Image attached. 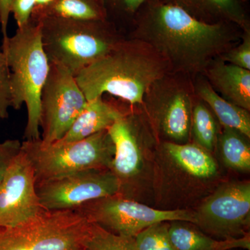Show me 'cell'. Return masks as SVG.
<instances>
[{"label":"cell","mask_w":250,"mask_h":250,"mask_svg":"<svg viewBox=\"0 0 250 250\" xmlns=\"http://www.w3.org/2000/svg\"><path fill=\"white\" fill-rule=\"evenodd\" d=\"M243 32L236 24L202 22L168 0H155L140 11L126 36L150 45L171 72L193 79L238 43Z\"/></svg>","instance_id":"obj_1"},{"label":"cell","mask_w":250,"mask_h":250,"mask_svg":"<svg viewBox=\"0 0 250 250\" xmlns=\"http://www.w3.org/2000/svg\"><path fill=\"white\" fill-rule=\"evenodd\" d=\"M170 72L168 62L155 49L126 36L75 79L87 101L108 94L132 106H141L149 85Z\"/></svg>","instance_id":"obj_2"},{"label":"cell","mask_w":250,"mask_h":250,"mask_svg":"<svg viewBox=\"0 0 250 250\" xmlns=\"http://www.w3.org/2000/svg\"><path fill=\"white\" fill-rule=\"evenodd\" d=\"M1 50L10 72L11 108L24 104L27 121L24 141L41 139V95L48 76L50 62L42 45L40 24L32 21L18 28L2 42Z\"/></svg>","instance_id":"obj_3"},{"label":"cell","mask_w":250,"mask_h":250,"mask_svg":"<svg viewBox=\"0 0 250 250\" xmlns=\"http://www.w3.org/2000/svg\"><path fill=\"white\" fill-rule=\"evenodd\" d=\"M34 21L40 24L42 45L49 62L64 67L75 77L126 38L106 20L43 18Z\"/></svg>","instance_id":"obj_4"},{"label":"cell","mask_w":250,"mask_h":250,"mask_svg":"<svg viewBox=\"0 0 250 250\" xmlns=\"http://www.w3.org/2000/svg\"><path fill=\"white\" fill-rule=\"evenodd\" d=\"M21 149L32 165L36 184L78 171L110 170L115 152L107 130L71 143L24 141Z\"/></svg>","instance_id":"obj_5"},{"label":"cell","mask_w":250,"mask_h":250,"mask_svg":"<svg viewBox=\"0 0 250 250\" xmlns=\"http://www.w3.org/2000/svg\"><path fill=\"white\" fill-rule=\"evenodd\" d=\"M90 226L79 210H47L17 226L0 228V250H86Z\"/></svg>","instance_id":"obj_6"},{"label":"cell","mask_w":250,"mask_h":250,"mask_svg":"<svg viewBox=\"0 0 250 250\" xmlns=\"http://www.w3.org/2000/svg\"><path fill=\"white\" fill-rule=\"evenodd\" d=\"M196 99L191 77L170 72L149 85L141 106L154 114L159 129L171 142L184 143L190 137Z\"/></svg>","instance_id":"obj_7"},{"label":"cell","mask_w":250,"mask_h":250,"mask_svg":"<svg viewBox=\"0 0 250 250\" xmlns=\"http://www.w3.org/2000/svg\"><path fill=\"white\" fill-rule=\"evenodd\" d=\"M75 210L110 232L129 237L163 222H196L195 213L188 210L155 209L119 195L88 202Z\"/></svg>","instance_id":"obj_8"},{"label":"cell","mask_w":250,"mask_h":250,"mask_svg":"<svg viewBox=\"0 0 250 250\" xmlns=\"http://www.w3.org/2000/svg\"><path fill=\"white\" fill-rule=\"evenodd\" d=\"M87 103L75 77L51 63L41 95V140L45 144L62 139Z\"/></svg>","instance_id":"obj_9"},{"label":"cell","mask_w":250,"mask_h":250,"mask_svg":"<svg viewBox=\"0 0 250 250\" xmlns=\"http://www.w3.org/2000/svg\"><path fill=\"white\" fill-rule=\"evenodd\" d=\"M119 179L109 169H89L36 184L41 204L47 210H75L88 202L118 195Z\"/></svg>","instance_id":"obj_10"},{"label":"cell","mask_w":250,"mask_h":250,"mask_svg":"<svg viewBox=\"0 0 250 250\" xmlns=\"http://www.w3.org/2000/svg\"><path fill=\"white\" fill-rule=\"evenodd\" d=\"M195 215V225L211 237L227 240L248 236L250 182L224 184L202 204Z\"/></svg>","instance_id":"obj_11"},{"label":"cell","mask_w":250,"mask_h":250,"mask_svg":"<svg viewBox=\"0 0 250 250\" xmlns=\"http://www.w3.org/2000/svg\"><path fill=\"white\" fill-rule=\"evenodd\" d=\"M47 210L36 191L34 168L21 149L0 184V228L17 226Z\"/></svg>","instance_id":"obj_12"},{"label":"cell","mask_w":250,"mask_h":250,"mask_svg":"<svg viewBox=\"0 0 250 250\" xmlns=\"http://www.w3.org/2000/svg\"><path fill=\"white\" fill-rule=\"evenodd\" d=\"M137 127L134 116L124 113L107 129L115 147L110 170L119 179L121 188L125 182L137 175L142 167Z\"/></svg>","instance_id":"obj_13"},{"label":"cell","mask_w":250,"mask_h":250,"mask_svg":"<svg viewBox=\"0 0 250 250\" xmlns=\"http://www.w3.org/2000/svg\"><path fill=\"white\" fill-rule=\"evenodd\" d=\"M202 75L222 98L250 111V70L216 57Z\"/></svg>","instance_id":"obj_14"},{"label":"cell","mask_w":250,"mask_h":250,"mask_svg":"<svg viewBox=\"0 0 250 250\" xmlns=\"http://www.w3.org/2000/svg\"><path fill=\"white\" fill-rule=\"evenodd\" d=\"M207 23L228 22L250 30V0H168Z\"/></svg>","instance_id":"obj_15"},{"label":"cell","mask_w":250,"mask_h":250,"mask_svg":"<svg viewBox=\"0 0 250 250\" xmlns=\"http://www.w3.org/2000/svg\"><path fill=\"white\" fill-rule=\"evenodd\" d=\"M124 113L103 96L87 101L66 134L57 142H75L107 130Z\"/></svg>","instance_id":"obj_16"},{"label":"cell","mask_w":250,"mask_h":250,"mask_svg":"<svg viewBox=\"0 0 250 250\" xmlns=\"http://www.w3.org/2000/svg\"><path fill=\"white\" fill-rule=\"evenodd\" d=\"M192 83L197 98L209 108L223 127L236 130L250 139L249 111L222 98L202 74L194 77Z\"/></svg>","instance_id":"obj_17"},{"label":"cell","mask_w":250,"mask_h":250,"mask_svg":"<svg viewBox=\"0 0 250 250\" xmlns=\"http://www.w3.org/2000/svg\"><path fill=\"white\" fill-rule=\"evenodd\" d=\"M182 222L169 225V236L176 250H250V235L235 239H215Z\"/></svg>","instance_id":"obj_18"},{"label":"cell","mask_w":250,"mask_h":250,"mask_svg":"<svg viewBox=\"0 0 250 250\" xmlns=\"http://www.w3.org/2000/svg\"><path fill=\"white\" fill-rule=\"evenodd\" d=\"M164 147L174 162L187 173L200 179H208L217 172L216 163L209 152L197 143L166 141Z\"/></svg>","instance_id":"obj_19"},{"label":"cell","mask_w":250,"mask_h":250,"mask_svg":"<svg viewBox=\"0 0 250 250\" xmlns=\"http://www.w3.org/2000/svg\"><path fill=\"white\" fill-rule=\"evenodd\" d=\"M61 18L80 21L106 20L99 0H53L45 6H36L31 19Z\"/></svg>","instance_id":"obj_20"},{"label":"cell","mask_w":250,"mask_h":250,"mask_svg":"<svg viewBox=\"0 0 250 250\" xmlns=\"http://www.w3.org/2000/svg\"><path fill=\"white\" fill-rule=\"evenodd\" d=\"M249 138L239 131L223 127L218 135L216 146L225 165L241 172L250 170V146Z\"/></svg>","instance_id":"obj_21"},{"label":"cell","mask_w":250,"mask_h":250,"mask_svg":"<svg viewBox=\"0 0 250 250\" xmlns=\"http://www.w3.org/2000/svg\"><path fill=\"white\" fill-rule=\"evenodd\" d=\"M218 123L209 108L197 98L192 109L190 133L195 143L209 152L213 150L217 145L220 134Z\"/></svg>","instance_id":"obj_22"},{"label":"cell","mask_w":250,"mask_h":250,"mask_svg":"<svg viewBox=\"0 0 250 250\" xmlns=\"http://www.w3.org/2000/svg\"><path fill=\"white\" fill-rule=\"evenodd\" d=\"M106 14V21L126 35L136 16L148 4L155 0H99Z\"/></svg>","instance_id":"obj_23"},{"label":"cell","mask_w":250,"mask_h":250,"mask_svg":"<svg viewBox=\"0 0 250 250\" xmlns=\"http://www.w3.org/2000/svg\"><path fill=\"white\" fill-rule=\"evenodd\" d=\"M85 246L86 250H137L134 237L110 232L92 222Z\"/></svg>","instance_id":"obj_24"},{"label":"cell","mask_w":250,"mask_h":250,"mask_svg":"<svg viewBox=\"0 0 250 250\" xmlns=\"http://www.w3.org/2000/svg\"><path fill=\"white\" fill-rule=\"evenodd\" d=\"M166 222L154 224L145 229L134 237L137 250H176Z\"/></svg>","instance_id":"obj_25"},{"label":"cell","mask_w":250,"mask_h":250,"mask_svg":"<svg viewBox=\"0 0 250 250\" xmlns=\"http://www.w3.org/2000/svg\"><path fill=\"white\" fill-rule=\"evenodd\" d=\"M219 57L228 63L250 70V29L243 31L240 42Z\"/></svg>","instance_id":"obj_26"},{"label":"cell","mask_w":250,"mask_h":250,"mask_svg":"<svg viewBox=\"0 0 250 250\" xmlns=\"http://www.w3.org/2000/svg\"><path fill=\"white\" fill-rule=\"evenodd\" d=\"M11 108V90L10 72L6 58L0 49V120H4L9 116Z\"/></svg>","instance_id":"obj_27"},{"label":"cell","mask_w":250,"mask_h":250,"mask_svg":"<svg viewBox=\"0 0 250 250\" xmlns=\"http://www.w3.org/2000/svg\"><path fill=\"white\" fill-rule=\"evenodd\" d=\"M21 147L22 143L18 139L0 141V184L13 160L21 152Z\"/></svg>","instance_id":"obj_28"},{"label":"cell","mask_w":250,"mask_h":250,"mask_svg":"<svg viewBox=\"0 0 250 250\" xmlns=\"http://www.w3.org/2000/svg\"><path fill=\"white\" fill-rule=\"evenodd\" d=\"M36 6V0H14L11 14L14 15L18 28L24 27L30 21Z\"/></svg>","instance_id":"obj_29"},{"label":"cell","mask_w":250,"mask_h":250,"mask_svg":"<svg viewBox=\"0 0 250 250\" xmlns=\"http://www.w3.org/2000/svg\"><path fill=\"white\" fill-rule=\"evenodd\" d=\"M14 0H0V27L3 36V40L8 35V24L10 15L11 14V6Z\"/></svg>","instance_id":"obj_30"},{"label":"cell","mask_w":250,"mask_h":250,"mask_svg":"<svg viewBox=\"0 0 250 250\" xmlns=\"http://www.w3.org/2000/svg\"><path fill=\"white\" fill-rule=\"evenodd\" d=\"M53 0H36V6H45L52 2Z\"/></svg>","instance_id":"obj_31"}]
</instances>
